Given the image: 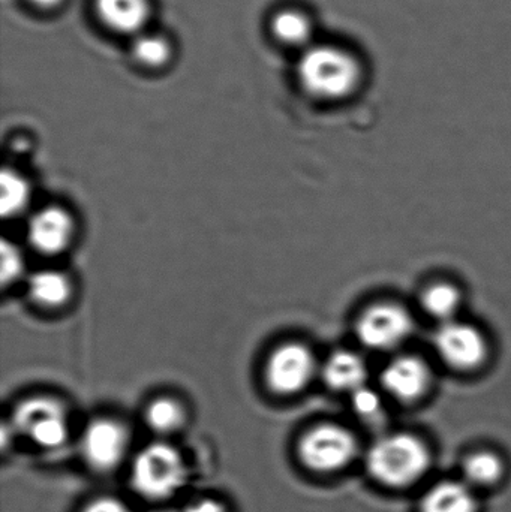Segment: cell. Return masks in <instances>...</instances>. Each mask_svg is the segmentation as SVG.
Here are the masks:
<instances>
[{"label":"cell","instance_id":"9c48e42d","mask_svg":"<svg viewBox=\"0 0 511 512\" xmlns=\"http://www.w3.org/2000/svg\"><path fill=\"white\" fill-rule=\"evenodd\" d=\"M435 348L453 369L473 370L488 357V343L477 328L447 322L435 334Z\"/></svg>","mask_w":511,"mask_h":512},{"label":"cell","instance_id":"8992f818","mask_svg":"<svg viewBox=\"0 0 511 512\" xmlns=\"http://www.w3.org/2000/svg\"><path fill=\"white\" fill-rule=\"evenodd\" d=\"M80 448L90 469L107 474L119 468L128 454V429L114 418H98L84 430Z\"/></svg>","mask_w":511,"mask_h":512},{"label":"cell","instance_id":"ba28073f","mask_svg":"<svg viewBox=\"0 0 511 512\" xmlns=\"http://www.w3.org/2000/svg\"><path fill=\"white\" fill-rule=\"evenodd\" d=\"M413 330L410 313L398 304H375L357 324V336L363 345L378 351L401 345Z\"/></svg>","mask_w":511,"mask_h":512},{"label":"cell","instance_id":"e0dca14e","mask_svg":"<svg viewBox=\"0 0 511 512\" xmlns=\"http://www.w3.org/2000/svg\"><path fill=\"white\" fill-rule=\"evenodd\" d=\"M144 420L156 435L170 436L185 427L188 414L182 403L176 399L159 397L147 406Z\"/></svg>","mask_w":511,"mask_h":512},{"label":"cell","instance_id":"484cf974","mask_svg":"<svg viewBox=\"0 0 511 512\" xmlns=\"http://www.w3.org/2000/svg\"><path fill=\"white\" fill-rule=\"evenodd\" d=\"M29 2L38 6V8H54V6L59 5L62 0H29Z\"/></svg>","mask_w":511,"mask_h":512},{"label":"cell","instance_id":"4fadbf2b","mask_svg":"<svg viewBox=\"0 0 511 512\" xmlns=\"http://www.w3.org/2000/svg\"><path fill=\"white\" fill-rule=\"evenodd\" d=\"M99 20L119 33H137L149 20L147 0H95Z\"/></svg>","mask_w":511,"mask_h":512},{"label":"cell","instance_id":"ac0fdd59","mask_svg":"<svg viewBox=\"0 0 511 512\" xmlns=\"http://www.w3.org/2000/svg\"><path fill=\"white\" fill-rule=\"evenodd\" d=\"M30 203V186L27 180L12 170L0 176V210L3 218H15L23 213Z\"/></svg>","mask_w":511,"mask_h":512},{"label":"cell","instance_id":"d6986e66","mask_svg":"<svg viewBox=\"0 0 511 512\" xmlns=\"http://www.w3.org/2000/svg\"><path fill=\"white\" fill-rule=\"evenodd\" d=\"M272 32L278 41L299 47L311 38L312 24L303 12L284 9L272 18Z\"/></svg>","mask_w":511,"mask_h":512},{"label":"cell","instance_id":"52a82bcc","mask_svg":"<svg viewBox=\"0 0 511 512\" xmlns=\"http://www.w3.org/2000/svg\"><path fill=\"white\" fill-rule=\"evenodd\" d=\"M315 358L302 343H285L272 352L266 364V384L279 396H293L314 378Z\"/></svg>","mask_w":511,"mask_h":512},{"label":"cell","instance_id":"30bf717a","mask_svg":"<svg viewBox=\"0 0 511 512\" xmlns=\"http://www.w3.org/2000/svg\"><path fill=\"white\" fill-rule=\"evenodd\" d=\"M74 234V219L62 207H44L27 224V240L42 255L62 254L71 245Z\"/></svg>","mask_w":511,"mask_h":512},{"label":"cell","instance_id":"3957f363","mask_svg":"<svg viewBox=\"0 0 511 512\" xmlns=\"http://www.w3.org/2000/svg\"><path fill=\"white\" fill-rule=\"evenodd\" d=\"M188 466L182 453L167 442H153L135 456L131 487L146 501H167L183 489Z\"/></svg>","mask_w":511,"mask_h":512},{"label":"cell","instance_id":"2e32d148","mask_svg":"<svg viewBox=\"0 0 511 512\" xmlns=\"http://www.w3.org/2000/svg\"><path fill=\"white\" fill-rule=\"evenodd\" d=\"M462 475L474 490L491 489L503 481L506 463L494 451H476L462 463Z\"/></svg>","mask_w":511,"mask_h":512},{"label":"cell","instance_id":"6da1fadb","mask_svg":"<svg viewBox=\"0 0 511 512\" xmlns=\"http://www.w3.org/2000/svg\"><path fill=\"white\" fill-rule=\"evenodd\" d=\"M431 465L428 445L410 433L384 436L366 454L369 475L387 489L414 486L428 474Z\"/></svg>","mask_w":511,"mask_h":512},{"label":"cell","instance_id":"5bb4252c","mask_svg":"<svg viewBox=\"0 0 511 512\" xmlns=\"http://www.w3.org/2000/svg\"><path fill=\"white\" fill-rule=\"evenodd\" d=\"M324 381L336 391H357L366 381V364L350 351L335 352L324 366Z\"/></svg>","mask_w":511,"mask_h":512},{"label":"cell","instance_id":"277c9868","mask_svg":"<svg viewBox=\"0 0 511 512\" xmlns=\"http://www.w3.org/2000/svg\"><path fill=\"white\" fill-rule=\"evenodd\" d=\"M359 453L356 436L339 424L309 429L297 445L300 463L315 474H336L354 462Z\"/></svg>","mask_w":511,"mask_h":512},{"label":"cell","instance_id":"7402d4cb","mask_svg":"<svg viewBox=\"0 0 511 512\" xmlns=\"http://www.w3.org/2000/svg\"><path fill=\"white\" fill-rule=\"evenodd\" d=\"M0 256H2V264H0L2 283L6 286L9 283H14L23 274L24 259L20 249L6 240H3L2 246H0Z\"/></svg>","mask_w":511,"mask_h":512},{"label":"cell","instance_id":"d4e9b609","mask_svg":"<svg viewBox=\"0 0 511 512\" xmlns=\"http://www.w3.org/2000/svg\"><path fill=\"white\" fill-rule=\"evenodd\" d=\"M183 512H228V510L222 502L207 498L188 505Z\"/></svg>","mask_w":511,"mask_h":512},{"label":"cell","instance_id":"8fae6325","mask_svg":"<svg viewBox=\"0 0 511 512\" xmlns=\"http://www.w3.org/2000/svg\"><path fill=\"white\" fill-rule=\"evenodd\" d=\"M384 388L402 402H416L428 391L431 373L425 361L417 357L393 360L381 376Z\"/></svg>","mask_w":511,"mask_h":512},{"label":"cell","instance_id":"cb8c5ba5","mask_svg":"<svg viewBox=\"0 0 511 512\" xmlns=\"http://www.w3.org/2000/svg\"><path fill=\"white\" fill-rule=\"evenodd\" d=\"M81 512H131L125 502L111 496L93 499Z\"/></svg>","mask_w":511,"mask_h":512},{"label":"cell","instance_id":"ffe728a7","mask_svg":"<svg viewBox=\"0 0 511 512\" xmlns=\"http://www.w3.org/2000/svg\"><path fill=\"white\" fill-rule=\"evenodd\" d=\"M423 307L437 319H450L458 312L461 294L449 283H437L426 289L422 297Z\"/></svg>","mask_w":511,"mask_h":512},{"label":"cell","instance_id":"7c38bea8","mask_svg":"<svg viewBox=\"0 0 511 512\" xmlns=\"http://www.w3.org/2000/svg\"><path fill=\"white\" fill-rule=\"evenodd\" d=\"M420 512H479V501L464 480L441 481L425 493Z\"/></svg>","mask_w":511,"mask_h":512},{"label":"cell","instance_id":"9a60e30c","mask_svg":"<svg viewBox=\"0 0 511 512\" xmlns=\"http://www.w3.org/2000/svg\"><path fill=\"white\" fill-rule=\"evenodd\" d=\"M27 291L33 303L45 309H57L68 303L72 295L69 277L62 271L42 270L30 276Z\"/></svg>","mask_w":511,"mask_h":512},{"label":"cell","instance_id":"44dd1931","mask_svg":"<svg viewBox=\"0 0 511 512\" xmlns=\"http://www.w3.org/2000/svg\"><path fill=\"white\" fill-rule=\"evenodd\" d=\"M132 56L140 65L159 68L170 60V42L158 35H140L132 44Z\"/></svg>","mask_w":511,"mask_h":512},{"label":"cell","instance_id":"603a6c76","mask_svg":"<svg viewBox=\"0 0 511 512\" xmlns=\"http://www.w3.org/2000/svg\"><path fill=\"white\" fill-rule=\"evenodd\" d=\"M353 406L356 414L362 417L363 420H375V418L380 417L381 412H383L380 396H378L375 391L365 387L354 391Z\"/></svg>","mask_w":511,"mask_h":512},{"label":"cell","instance_id":"7a4b0ae2","mask_svg":"<svg viewBox=\"0 0 511 512\" xmlns=\"http://www.w3.org/2000/svg\"><path fill=\"white\" fill-rule=\"evenodd\" d=\"M297 75L309 95L339 101L356 92L362 80V66L344 48L315 45L300 57Z\"/></svg>","mask_w":511,"mask_h":512},{"label":"cell","instance_id":"5b68a950","mask_svg":"<svg viewBox=\"0 0 511 512\" xmlns=\"http://www.w3.org/2000/svg\"><path fill=\"white\" fill-rule=\"evenodd\" d=\"M15 432L42 450H57L69 438L68 412L59 400L32 397L15 408L12 415Z\"/></svg>","mask_w":511,"mask_h":512}]
</instances>
